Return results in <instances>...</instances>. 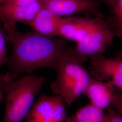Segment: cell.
<instances>
[{
	"instance_id": "21",
	"label": "cell",
	"mask_w": 122,
	"mask_h": 122,
	"mask_svg": "<svg viewBox=\"0 0 122 122\" xmlns=\"http://www.w3.org/2000/svg\"><path fill=\"white\" fill-rule=\"evenodd\" d=\"M2 92H1V89H0V102L2 100Z\"/></svg>"
},
{
	"instance_id": "18",
	"label": "cell",
	"mask_w": 122,
	"mask_h": 122,
	"mask_svg": "<svg viewBox=\"0 0 122 122\" xmlns=\"http://www.w3.org/2000/svg\"><path fill=\"white\" fill-rule=\"evenodd\" d=\"M111 80L114 86L121 90H122V74H118L114 76Z\"/></svg>"
},
{
	"instance_id": "20",
	"label": "cell",
	"mask_w": 122,
	"mask_h": 122,
	"mask_svg": "<svg viewBox=\"0 0 122 122\" xmlns=\"http://www.w3.org/2000/svg\"><path fill=\"white\" fill-rule=\"evenodd\" d=\"M116 57L118 58H120V59H122V44L121 47L120 48L119 50L116 53Z\"/></svg>"
},
{
	"instance_id": "14",
	"label": "cell",
	"mask_w": 122,
	"mask_h": 122,
	"mask_svg": "<svg viewBox=\"0 0 122 122\" xmlns=\"http://www.w3.org/2000/svg\"><path fill=\"white\" fill-rule=\"evenodd\" d=\"M0 22V77L1 75L0 69L3 64H5L6 61L7 48L6 42L7 41L6 37V33L4 29L2 27Z\"/></svg>"
},
{
	"instance_id": "4",
	"label": "cell",
	"mask_w": 122,
	"mask_h": 122,
	"mask_svg": "<svg viewBox=\"0 0 122 122\" xmlns=\"http://www.w3.org/2000/svg\"><path fill=\"white\" fill-rule=\"evenodd\" d=\"M65 102L61 96L42 95L34 103L26 122H64L66 118Z\"/></svg>"
},
{
	"instance_id": "19",
	"label": "cell",
	"mask_w": 122,
	"mask_h": 122,
	"mask_svg": "<svg viewBox=\"0 0 122 122\" xmlns=\"http://www.w3.org/2000/svg\"><path fill=\"white\" fill-rule=\"evenodd\" d=\"M103 2H104L105 4L109 5V7L111 8H113V6L115 4L116 1L117 0H99Z\"/></svg>"
},
{
	"instance_id": "8",
	"label": "cell",
	"mask_w": 122,
	"mask_h": 122,
	"mask_svg": "<svg viewBox=\"0 0 122 122\" xmlns=\"http://www.w3.org/2000/svg\"><path fill=\"white\" fill-rule=\"evenodd\" d=\"M44 8L58 16H67L85 10L96 12L97 5L94 0H41Z\"/></svg>"
},
{
	"instance_id": "9",
	"label": "cell",
	"mask_w": 122,
	"mask_h": 122,
	"mask_svg": "<svg viewBox=\"0 0 122 122\" xmlns=\"http://www.w3.org/2000/svg\"><path fill=\"white\" fill-rule=\"evenodd\" d=\"M114 86L111 80L104 82L92 77L83 95L89 98L91 103L104 110L113 102Z\"/></svg>"
},
{
	"instance_id": "22",
	"label": "cell",
	"mask_w": 122,
	"mask_h": 122,
	"mask_svg": "<svg viewBox=\"0 0 122 122\" xmlns=\"http://www.w3.org/2000/svg\"><path fill=\"white\" fill-rule=\"evenodd\" d=\"M4 1V0H0V4L2 3Z\"/></svg>"
},
{
	"instance_id": "10",
	"label": "cell",
	"mask_w": 122,
	"mask_h": 122,
	"mask_svg": "<svg viewBox=\"0 0 122 122\" xmlns=\"http://www.w3.org/2000/svg\"><path fill=\"white\" fill-rule=\"evenodd\" d=\"M62 17L43 8L28 25L41 35L49 37L59 36Z\"/></svg>"
},
{
	"instance_id": "2",
	"label": "cell",
	"mask_w": 122,
	"mask_h": 122,
	"mask_svg": "<svg viewBox=\"0 0 122 122\" xmlns=\"http://www.w3.org/2000/svg\"><path fill=\"white\" fill-rule=\"evenodd\" d=\"M46 81L43 77L31 73L17 79L1 74L0 88L6 100L3 122H22Z\"/></svg>"
},
{
	"instance_id": "12",
	"label": "cell",
	"mask_w": 122,
	"mask_h": 122,
	"mask_svg": "<svg viewBox=\"0 0 122 122\" xmlns=\"http://www.w3.org/2000/svg\"><path fill=\"white\" fill-rule=\"evenodd\" d=\"M66 122H108L107 114L92 103L79 109L76 113L66 117Z\"/></svg>"
},
{
	"instance_id": "5",
	"label": "cell",
	"mask_w": 122,
	"mask_h": 122,
	"mask_svg": "<svg viewBox=\"0 0 122 122\" xmlns=\"http://www.w3.org/2000/svg\"><path fill=\"white\" fill-rule=\"evenodd\" d=\"M114 34L107 25L89 34L78 42L74 48L76 55L83 61L90 56L105 51L107 45L112 44Z\"/></svg>"
},
{
	"instance_id": "16",
	"label": "cell",
	"mask_w": 122,
	"mask_h": 122,
	"mask_svg": "<svg viewBox=\"0 0 122 122\" xmlns=\"http://www.w3.org/2000/svg\"><path fill=\"white\" fill-rule=\"evenodd\" d=\"M107 115L108 122H122V116L115 110L109 107Z\"/></svg>"
},
{
	"instance_id": "11",
	"label": "cell",
	"mask_w": 122,
	"mask_h": 122,
	"mask_svg": "<svg viewBox=\"0 0 122 122\" xmlns=\"http://www.w3.org/2000/svg\"><path fill=\"white\" fill-rule=\"evenodd\" d=\"M90 57L94 78L104 81L122 74V59L105 57L101 53L91 55Z\"/></svg>"
},
{
	"instance_id": "1",
	"label": "cell",
	"mask_w": 122,
	"mask_h": 122,
	"mask_svg": "<svg viewBox=\"0 0 122 122\" xmlns=\"http://www.w3.org/2000/svg\"><path fill=\"white\" fill-rule=\"evenodd\" d=\"M12 52L5 64L11 78L43 67L55 68L66 50L65 41L56 37L41 35L36 32L24 33L16 30L15 25L3 24Z\"/></svg>"
},
{
	"instance_id": "15",
	"label": "cell",
	"mask_w": 122,
	"mask_h": 122,
	"mask_svg": "<svg viewBox=\"0 0 122 122\" xmlns=\"http://www.w3.org/2000/svg\"><path fill=\"white\" fill-rule=\"evenodd\" d=\"M39 0H4L1 4L19 6H27L34 4Z\"/></svg>"
},
{
	"instance_id": "17",
	"label": "cell",
	"mask_w": 122,
	"mask_h": 122,
	"mask_svg": "<svg viewBox=\"0 0 122 122\" xmlns=\"http://www.w3.org/2000/svg\"><path fill=\"white\" fill-rule=\"evenodd\" d=\"M112 104L116 109L118 113L122 115V98L120 96H115Z\"/></svg>"
},
{
	"instance_id": "3",
	"label": "cell",
	"mask_w": 122,
	"mask_h": 122,
	"mask_svg": "<svg viewBox=\"0 0 122 122\" xmlns=\"http://www.w3.org/2000/svg\"><path fill=\"white\" fill-rule=\"evenodd\" d=\"M83 62L74 48H67L54 68L57 78L51 84L52 90L68 106L84 94L92 77L81 65Z\"/></svg>"
},
{
	"instance_id": "13",
	"label": "cell",
	"mask_w": 122,
	"mask_h": 122,
	"mask_svg": "<svg viewBox=\"0 0 122 122\" xmlns=\"http://www.w3.org/2000/svg\"><path fill=\"white\" fill-rule=\"evenodd\" d=\"M113 9L116 22V34L122 40V0H117Z\"/></svg>"
},
{
	"instance_id": "6",
	"label": "cell",
	"mask_w": 122,
	"mask_h": 122,
	"mask_svg": "<svg viewBox=\"0 0 122 122\" xmlns=\"http://www.w3.org/2000/svg\"><path fill=\"white\" fill-rule=\"evenodd\" d=\"M107 25L99 17L96 18L62 17L59 36L76 43L86 36Z\"/></svg>"
},
{
	"instance_id": "7",
	"label": "cell",
	"mask_w": 122,
	"mask_h": 122,
	"mask_svg": "<svg viewBox=\"0 0 122 122\" xmlns=\"http://www.w3.org/2000/svg\"><path fill=\"white\" fill-rule=\"evenodd\" d=\"M44 8L41 0L27 6L0 4V22L15 25L16 22L28 24Z\"/></svg>"
},
{
	"instance_id": "23",
	"label": "cell",
	"mask_w": 122,
	"mask_h": 122,
	"mask_svg": "<svg viewBox=\"0 0 122 122\" xmlns=\"http://www.w3.org/2000/svg\"><path fill=\"white\" fill-rule=\"evenodd\" d=\"M121 91H122V90H121ZM119 96H120V97H121V98H122V94H121V95H119Z\"/></svg>"
}]
</instances>
